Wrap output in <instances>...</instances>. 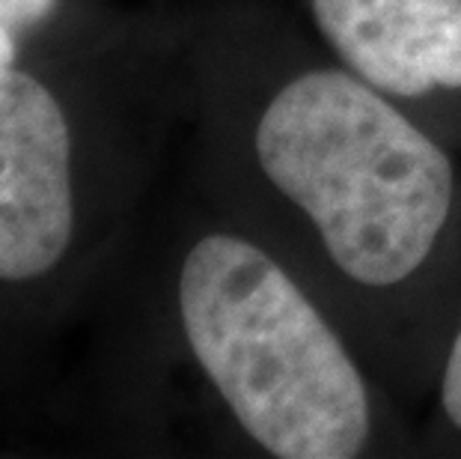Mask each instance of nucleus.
<instances>
[{
    "label": "nucleus",
    "instance_id": "obj_5",
    "mask_svg": "<svg viewBox=\"0 0 461 459\" xmlns=\"http://www.w3.org/2000/svg\"><path fill=\"white\" fill-rule=\"evenodd\" d=\"M426 406L429 418L417 445L429 447L431 454H461V314L447 335Z\"/></svg>",
    "mask_w": 461,
    "mask_h": 459
},
{
    "label": "nucleus",
    "instance_id": "obj_4",
    "mask_svg": "<svg viewBox=\"0 0 461 459\" xmlns=\"http://www.w3.org/2000/svg\"><path fill=\"white\" fill-rule=\"evenodd\" d=\"M77 233L75 132L36 78L0 69V278L60 266Z\"/></svg>",
    "mask_w": 461,
    "mask_h": 459
},
{
    "label": "nucleus",
    "instance_id": "obj_1",
    "mask_svg": "<svg viewBox=\"0 0 461 459\" xmlns=\"http://www.w3.org/2000/svg\"><path fill=\"white\" fill-rule=\"evenodd\" d=\"M232 218L286 257L411 415L461 314V150L363 84L280 6L218 54Z\"/></svg>",
    "mask_w": 461,
    "mask_h": 459
},
{
    "label": "nucleus",
    "instance_id": "obj_6",
    "mask_svg": "<svg viewBox=\"0 0 461 459\" xmlns=\"http://www.w3.org/2000/svg\"><path fill=\"white\" fill-rule=\"evenodd\" d=\"M57 6H60V0H0V18L15 33H24L48 22L57 13Z\"/></svg>",
    "mask_w": 461,
    "mask_h": 459
},
{
    "label": "nucleus",
    "instance_id": "obj_3",
    "mask_svg": "<svg viewBox=\"0 0 461 459\" xmlns=\"http://www.w3.org/2000/svg\"><path fill=\"white\" fill-rule=\"evenodd\" d=\"M298 9L348 72L461 150V0H298Z\"/></svg>",
    "mask_w": 461,
    "mask_h": 459
},
{
    "label": "nucleus",
    "instance_id": "obj_7",
    "mask_svg": "<svg viewBox=\"0 0 461 459\" xmlns=\"http://www.w3.org/2000/svg\"><path fill=\"white\" fill-rule=\"evenodd\" d=\"M15 31L0 18V69H9L15 60Z\"/></svg>",
    "mask_w": 461,
    "mask_h": 459
},
{
    "label": "nucleus",
    "instance_id": "obj_2",
    "mask_svg": "<svg viewBox=\"0 0 461 459\" xmlns=\"http://www.w3.org/2000/svg\"><path fill=\"white\" fill-rule=\"evenodd\" d=\"M185 346L250 454L363 459L417 445L408 412L319 292L235 218L203 230L176 271Z\"/></svg>",
    "mask_w": 461,
    "mask_h": 459
}]
</instances>
